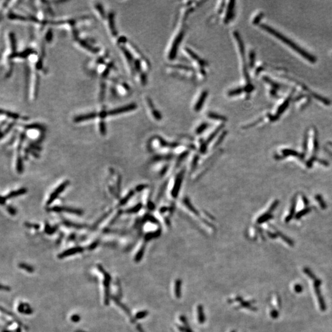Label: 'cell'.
Masks as SVG:
<instances>
[{
	"mask_svg": "<svg viewBox=\"0 0 332 332\" xmlns=\"http://www.w3.org/2000/svg\"><path fill=\"white\" fill-rule=\"evenodd\" d=\"M261 26L263 30H265V31H266L269 33H270L272 35H273L274 37H275L279 39L282 43H285L287 46H288L289 47L291 48L293 50H294L295 51H296L297 53H298L300 55H301L303 57L305 58L306 60H308L309 62H312V63H314V62H316V58L310 55L307 52L303 50V49H301L298 46H297V44L294 43L293 41H292L290 40H289V38H287V37H285V36H284L282 34L274 30L271 27H270V26H269L266 25H261Z\"/></svg>",
	"mask_w": 332,
	"mask_h": 332,
	"instance_id": "cell-2",
	"label": "cell"
},
{
	"mask_svg": "<svg viewBox=\"0 0 332 332\" xmlns=\"http://www.w3.org/2000/svg\"><path fill=\"white\" fill-rule=\"evenodd\" d=\"M111 212V210H110V211H108V212H106V213H105V214L104 215H103V216H102V217H101V218H100L99 220H98V221H97V222H96V223H95V225H94V228L97 227V225H98V224H100V223H101V222H102V221L103 220H105V218H106V217H107L108 216V215H109L110 214Z\"/></svg>",
	"mask_w": 332,
	"mask_h": 332,
	"instance_id": "cell-21",
	"label": "cell"
},
{
	"mask_svg": "<svg viewBox=\"0 0 332 332\" xmlns=\"http://www.w3.org/2000/svg\"><path fill=\"white\" fill-rule=\"evenodd\" d=\"M207 124H201V125H200V126L199 127V128H198V129H197V132H198V133H199V132H202V131H203V130H204V129H205L206 128V127H207Z\"/></svg>",
	"mask_w": 332,
	"mask_h": 332,
	"instance_id": "cell-29",
	"label": "cell"
},
{
	"mask_svg": "<svg viewBox=\"0 0 332 332\" xmlns=\"http://www.w3.org/2000/svg\"><path fill=\"white\" fill-rule=\"evenodd\" d=\"M69 184H70V182L68 180H66L63 182L62 184H60L56 189L51 194L49 199L47 201V205H51L54 201Z\"/></svg>",
	"mask_w": 332,
	"mask_h": 332,
	"instance_id": "cell-3",
	"label": "cell"
},
{
	"mask_svg": "<svg viewBox=\"0 0 332 332\" xmlns=\"http://www.w3.org/2000/svg\"><path fill=\"white\" fill-rule=\"evenodd\" d=\"M96 114L95 113H90V114H84V115H81V116H78L77 117H76L74 119L75 122H82V121H87V120H90L92 119H94L96 117Z\"/></svg>",
	"mask_w": 332,
	"mask_h": 332,
	"instance_id": "cell-9",
	"label": "cell"
},
{
	"mask_svg": "<svg viewBox=\"0 0 332 332\" xmlns=\"http://www.w3.org/2000/svg\"><path fill=\"white\" fill-rule=\"evenodd\" d=\"M148 314V312L147 311H141V312L137 314L136 318L137 319L143 318V317H145V316H147Z\"/></svg>",
	"mask_w": 332,
	"mask_h": 332,
	"instance_id": "cell-24",
	"label": "cell"
},
{
	"mask_svg": "<svg viewBox=\"0 0 332 332\" xmlns=\"http://www.w3.org/2000/svg\"><path fill=\"white\" fill-rule=\"evenodd\" d=\"M51 34H52L51 33H47V35H46V39H47V40H48V41H50V40H51Z\"/></svg>",
	"mask_w": 332,
	"mask_h": 332,
	"instance_id": "cell-34",
	"label": "cell"
},
{
	"mask_svg": "<svg viewBox=\"0 0 332 332\" xmlns=\"http://www.w3.org/2000/svg\"><path fill=\"white\" fill-rule=\"evenodd\" d=\"M21 268H22L26 269V270H28L29 271H32V270H33L32 268H31L30 266H28V265H25V264H22V265H21Z\"/></svg>",
	"mask_w": 332,
	"mask_h": 332,
	"instance_id": "cell-30",
	"label": "cell"
},
{
	"mask_svg": "<svg viewBox=\"0 0 332 332\" xmlns=\"http://www.w3.org/2000/svg\"><path fill=\"white\" fill-rule=\"evenodd\" d=\"M242 92V89L239 88V89H234V90H232L229 92V95H230V96L237 95L238 94H240Z\"/></svg>",
	"mask_w": 332,
	"mask_h": 332,
	"instance_id": "cell-22",
	"label": "cell"
},
{
	"mask_svg": "<svg viewBox=\"0 0 332 332\" xmlns=\"http://www.w3.org/2000/svg\"><path fill=\"white\" fill-rule=\"evenodd\" d=\"M25 225L26 226L29 227V228H33L34 229H39L40 228V225H37V224H32L30 223H25Z\"/></svg>",
	"mask_w": 332,
	"mask_h": 332,
	"instance_id": "cell-27",
	"label": "cell"
},
{
	"mask_svg": "<svg viewBox=\"0 0 332 332\" xmlns=\"http://www.w3.org/2000/svg\"><path fill=\"white\" fill-rule=\"evenodd\" d=\"M1 113L4 114L7 116H8V117L12 118L13 119H18V118H19V117H20V116L19 114H15V113H11V112H9V111H3V110H1Z\"/></svg>",
	"mask_w": 332,
	"mask_h": 332,
	"instance_id": "cell-18",
	"label": "cell"
},
{
	"mask_svg": "<svg viewBox=\"0 0 332 332\" xmlns=\"http://www.w3.org/2000/svg\"><path fill=\"white\" fill-rule=\"evenodd\" d=\"M293 200L289 213L285 215V222L289 223L292 220H299L303 215H306L311 210L307 199L302 194H297Z\"/></svg>",
	"mask_w": 332,
	"mask_h": 332,
	"instance_id": "cell-1",
	"label": "cell"
},
{
	"mask_svg": "<svg viewBox=\"0 0 332 332\" xmlns=\"http://www.w3.org/2000/svg\"><path fill=\"white\" fill-rule=\"evenodd\" d=\"M137 108V105L134 103H132L128 105H125L122 107L119 108L117 109H114L113 110H111L109 112H108V115H116L121 113H123L125 112L130 111L132 110H135Z\"/></svg>",
	"mask_w": 332,
	"mask_h": 332,
	"instance_id": "cell-6",
	"label": "cell"
},
{
	"mask_svg": "<svg viewBox=\"0 0 332 332\" xmlns=\"http://www.w3.org/2000/svg\"><path fill=\"white\" fill-rule=\"evenodd\" d=\"M71 319H72V320L74 321V322H77V321L79 320V317L78 316L75 315V316H73L72 317V318H71Z\"/></svg>",
	"mask_w": 332,
	"mask_h": 332,
	"instance_id": "cell-32",
	"label": "cell"
},
{
	"mask_svg": "<svg viewBox=\"0 0 332 332\" xmlns=\"http://www.w3.org/2000/svg\"><path fill=\"white\" fill-rule=\"evenodd\" d=\"M235 1H230L229 4L228 5V11H227V13L226 15V17H225V22H228L229 21H230L231 19H232V17L233 15V10H234V6H235Z\"/></svg>",
	"mask_w": 332,
	"mask_h": 332,
	"instance_id": "cell-11",
	"label": "cell"
},
{
	"mask_svg": "<svg viewBox=\"0 0 332 332\" xmlns=\"http://www.w3.org/2000/svg\"><path fill=\"white\" fill-rule=\"evenodd\" d=\"M51 210L55 212H67L69 213L75 214L77 215H82L83 214V210L80 209H74L71 207H60V206H55V207H53L51 209Z\"/></svg>",
	"mask_w": 332,
	"mask_h": 332,
	"instance_id": "cell-5",
	"label": "cell"
},
{
	"mask_svg": "<svg viewBox=\"0 0 332 332\" xmlns=\"http://www.w3.org/2000/svg\"><path fill=\"white\" fill-rule=\"evenodd\" d=\"M198 319H199V322L200 323H203L205 320V317H204V312H203V308L202 306H198Z\"/></svg>",
	"mask_w": 332,
	"mask_h": 332,
	"instance_id": "cell-17",
	"label": "cell"
},
{
	"mask_svg": "<svg viewBox=\"0 0 332 332\" xmlns=\"http://www.w3.org/2000/svg\"><path fill=\"white\" fill-rule=\"evenodd\" d=\"M232 332H234V331H232Z\"/></svg>",
	"mask_w": 332,
	"mask_h": 332,
	"instance_id": "cell-35",
	"label": "cell"
},
{
	"mask_svg": "<svg viewBox=\"0 0 332 332\" xmlns=\"http://www.w3.org/2000/svg\"><path fill=\"white\" fill-rule=\"evenodd\" d=\"M6 209L7 212L12 215H15L16 214V210L14 208H13L11 206H7Z\"/></svg>",
	"mask_w": 332,
	"mask_h": 332,
	"instance_id": "cell-28",
	"label": "cell"
},
{
	"mask_svg": "<svg viewBox=\"0 0 332 332\" xmlns=\"http://www.w3.org/2000/svg\"><path fill=\"white\" fill-rule=\"evenodd\" d=\"M186 52H188V53L189 54V55H190L194 60H195L196 61H197V62H198L202 66V65H204L205 64V62H204L202 59H200L198 56H197L196 54H194L193 51L189 50L188 49H186Z\"/></svg>",
	"mask_w": 332,
	"mask_h": 332,
	"instance_id": "cell-13",
	"label": "cell"
},
{
	"mask_svg": "<svg viewBox=\"0 0 332 332\" xmlns=\"http://www.w3.org/2000/svg\"><path fill=\"white\" fill-rule=\"evenodd\" d=\"M83 251V248L82 247H74V248H70V249H68V250L64 251V252H62V254L59 255V258H63L69 257L70 255H72L78 254V253H81V252H82Z\"/></svg>",
	"mask_w": 332,
	"mask_h": 332,
	"instance_id": "cell-7",
	"label": "cell"
},
{
	"mask_svg": "<svg viewBox=\"0 0 332 332\" xmlns=\"http://www.w3.org/2000/svg\"><path fill=\"white\" fill-rule=\"evenodd\" d=\"M209 117L211 119H216V120H220V121H225L226 120V118L225 117H223V116H221L220 114H215L214 113H210L209 114Z\"/></svg>",
	"mask_w": 332,
	"mask_h": 332,
	"instance_id": "cell-14",
	"label": "cell"
},
{
	"mask_svg": "<svg viewBox=\"0 0 332 332\" xmlns=\"http://www.w3.org/2000/svg\"><path fill=\"white\" fill-rule=\"evenodd\" d=\"M207 95H208V93H207V91H204L202 93V94L199 97L198 100H197V102H196V104L195 105V106H194V110L196 111H198L201 109V108L202 107V106L204 105V103L205 100V98H206V97H207Z\"/></svg>",
	"mask_w": 332,
	"mask_h": 332,
	"instance_id": "cell-8",
	"label": "cell"
},
{
	"mask_svg": "<svg viewBox=\"0 0 332 332\" xmlns=\"http://www.w3.org/2000/svg\"><path fill=\"white\" fill-rule=\"evenodd\" d=\"M13 125H14V124H13V123L10 124V125H9L8 126H7V128L4 130V131L2 132V133H1V138H3V136H4V135H6V133H7L9 132H10V130L12 129V128Z\"/></svg>",
	"mask_w": 332,
	"mask_h": 332,
	"instance_id": "cell-26",
	"label": "cell"
},
{
	"mask_svg": "<svg viewBox=\"0 0 332 332\" xmlns=\"http://www.w3.org/2000/svg\"><path fill=\"white\" fill-rule=\"evenodd\" d=\"M133 194V191H130L126 196H125V197H124V198H123V199L120 201V204H120L121 205H124L125 203H126V202L128 201V200H129V199L132 196Z\"/></svg>",
	"mask_w": 332,
	"mask_h": 332,
	"instance_id": "cell-20",
	"label": "cell"
},
{
	"mask_svg": "<svg viewBox=\"0 0 332 332\" xmlns=\"http://www.w3.org/2000/svg\"><path fill=\"white\" fill-rule=\"evenodd\" d=\"M97 244H98V242H94V243H93L92 245H91V246H90V247H89V248H90V249H93V248H95V247H97Z\"/></svg>",
	"mask_w": 332,
	"mask_h": 332,
	"instance_id": "cell-33",
	"label": "cell"
},
{
	"mask_svg": "<svg viewBox=\"0 0 332 332\" xmlns=\"http://www.w3.org/2000/svg\"><path fill=\"white\" fill-rule=\"evenodd\" d=\"M99 126H100V131L101 134L102 136H105L106 134V127H105V124L104 121H100Z\"/></svg>",
	"mask_w": 332,
	"mask_h": 332,
	"instance_id": "cell-23",
	"label": "cell"
},
{
	"mask_svg": "<svg viewBox=\"0 0 332 332\" xmlns=\"http://www.w3.org/2000/svg\"><path fill=\"white\" fill-rule=\"evenodd\" d=\"M64 223L65 225L68 227H73L75 228H77V229H81V228H84V225H78V224H76V223H73L72 222H70L68 221H65V222H64Z\"/></svg>",
	"mask_w": 332,
	"mask_h": 332,
	"instance_id": "cell-16",
	"label": "cell"
},
{
	"mask_svg": "<svg viewBox=\"0 0 332 332\" xmlns=\"http://www.w3.org/2000/svg\"><path fill=\"white\" fill-rule=\"evenodd\" d=\"M140 207H141V205H137V206H136L135 207H133V208H132V209H130L126 211V212H127V213H129L137 212H138V210L140 209Z\"/></svg>",
	"mask_w": 332,
	"mask_h": 332,
	"instance_id": "cell-25",
	"label": "cell"
},
{
	"mask_svg": "<svg viewBox=\"0 0 332 332\" xmlns=\"http://www.w3.org/2000/svg\"><path fill=\"white\" fill-rule=\"evenodd\" d=\"M183 36H184V33L182 32L180 33H178V36L174 40L172 43V46L171 49H170L169 54V58L170 60H174V59L175 57L177 55V52L178 51V48L179 46H180V44L183 38Z\"/></svg>",
	"mask_w": 332,
	"mask_h": 332,
	"instance_id": "cell-4",
	"label": "cell"
},
{
	"mask_svg": "<svg viewBox=\"0 0 332 332\" xmlns=\"http://www.w3.org/2000/svg\"><path fill=\"white\" fill-rule=\"evenodd\" d=\"M57 228H51L50 227V226L48 225V223L46 224V226H45V232L47 233L48 235H52L53 234L54 232H55L56 231Z\"/></svg>",
	"mask_w": 332,
	"mask_h": 332,
	"instance_id": "cell-19",
	"label": "cell"
},
{
	"mask_svg": "<svg viewBox=\"0 0 332 332\" xmlns=\"http://www.w3.org/2000/svg\"><path fill=\"white\" fill-rule=\"evenodd\" d=\"M180 287H181V281L180 279H178L175 282V295L177 298L180 297Z\"/></svg>",
	"mask_w": 332,
	"mask_h": 332,
	"instance_id": "cell-15",
	"label": "cell"
},
{
	"mask_svg": "<svg viewBox=\"0 0 332 332\" xmlns=\"http://www.w3.org/2000/svg\"><path fill=\"white\" fill-rule=\"evenodd\" d=\"M6 201H7V199L6 198V197L5 196H2L1 198V204L2 205H4Z\"/></svg>",
	"mask_w": 332,
	"mask_h": 332,
	"instance_id": "cell-31",
	"label": "cell"
},
{
	"mask_svg": "<svg viewBox=\"0 0 332 332\" xmlns=\"http://www.w3.org/2000/svg\"><path fill=\"white\" fill-rule=\"evenodd\" d=\"M26 191H27V190H26V188H21V189H19V190H17L16 191H13L11 192L10 193H9L7 195H6L5 197H6V198L7 199H11V198H13V197L19 196H21V195H23V194H25L26 193Z\"/></svg>",
	"mask_w": 332,
	"mask_h": 332,
	"instance_id": "cell-10",
	"label": "cell"
},
{
	"mask_svg": "<svg viewBox=\"0 0 332 332\" xmlns=\"http://www.w3.org/2000/svg\"><path fill=\"white\" fill-rule=\"evenodd\" d=\"M16 167H17V172L19 174H22L23 172V162H22V159L21 156V155H18L17 156V164H16Z\"/></svg>",
	"mask_w": 332,
	"mask_h": 332,
	"instance_id": "cell-12",
	"label": "cell"
}]
</instances>
